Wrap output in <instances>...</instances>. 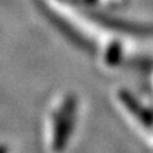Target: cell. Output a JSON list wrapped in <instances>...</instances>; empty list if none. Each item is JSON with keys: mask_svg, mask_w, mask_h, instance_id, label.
Listing matches in <instances>:
<instances>
[{"mask_svg": "<svg viewBox=\"0 0 153 153\" xmlns=\"http://www.w3.org/2000/svg\"><path fill=\"white\" fill-rule=\"evenodd\" d=\"M76 102L74 97H66L63 105L56 111L52 126V149L63 152L68 144L69 137L74 128Z\"/></svg>", "mask_w": 153, "mask_h": 153, "instance_id": "1", "label": "cell"}, {"mask_svg": "<svg viewBox=\"0 0 153 153\" xmlns=\"http://www.w3.org/2000/svg\"><path fill=\"white\" fill-rule=\"evenodd\" d=\"M120 98L124 102V105L126 106V108L143 124V125H146L148 128H151L153 125V115L144 107H142L138 103V101H135L130 94L126 92H121Z\"/></svg>", "mask_w": 153, "mask_h": 153, "instance_id": "2", "label": "cell"}, {"mask_svg": "<svg viewBox=\"0 0 153 153\" xmlns=\"http://www.w3.org/2000/svg\"><path fill=\"white\" fill-rule=\"evenodd\" d=\"M0 153H8V148H7V146L0 144Z\"/></svg>", "mask_w": 153, "mask_h": 153, "instance_id": "3", "label": "cell"}]
</instances>
